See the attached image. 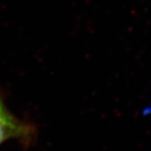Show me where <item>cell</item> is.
Returning <instances> with one entry per match:
<instances>
[{"label": "cell", "mask_w": 151, "mask_h": 151, "mask_svg": "<svg viewBox=\"0 0 151 151\" xmlns=\"http://www.w3.org/2000/svg\"><path fill=\"white\" fill-rule=\"evenodd\" d=\"M33 137L34 127L10 113L0 96V145L9 139L29 142Z\"/></svg>", "instance_id": "1"}]
</instances>
